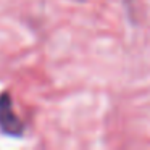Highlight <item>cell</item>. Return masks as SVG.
Returning a JSON list of instances; mask_svg holds the SVG:
<instances>
[{"instance_id": "obj_1", "label": "cell", "mask_w": 150, "mask_h": 150, "mask_svg": "<svg viewBox=\"0 0 150 150\" xmlns=\"http://www.w3.org/2000/svg\"><path fill=\"white\" fill-rule=\"evenodd\" d=\"M24 121L13 110L11 97L7 92L0 94V131L7 136L21 137L24 134Z\"/></svg>"}]
</instances>
